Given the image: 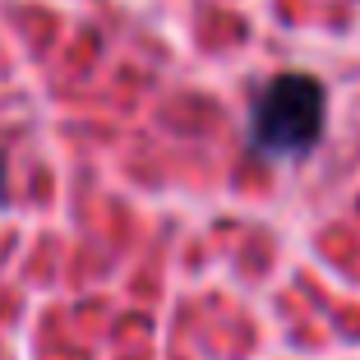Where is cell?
<instances>
[{"label": "cell", "instance_id": "cell-1", "mask_svg": "<svg viewBox=\"0 0 360 360\" xmlns=\"http://www.w3.org/2000/svg\"><path fill=\"white\" fill-rule=\"evenodd\" d=\"M323 120H328L323 84L305 70H286V75H273L255 93L250 143L268 158H300L323 139Z\"/></svg>", "mask_w": 360, "mask_h": 360}, {"label": "cell", "instance_id": "cell-2", "mask_svg": "<svg viewBox=\"0 0 360 360\" xmlns=\"http://www.w3.org/2000/svg\"><path fill=\"white\" fill-rule=\"evenodd\" d=\"M0 203H5V158H0Z\"/></svg>", "mask_w": 360, "mask_h": 360}]
</instances>
